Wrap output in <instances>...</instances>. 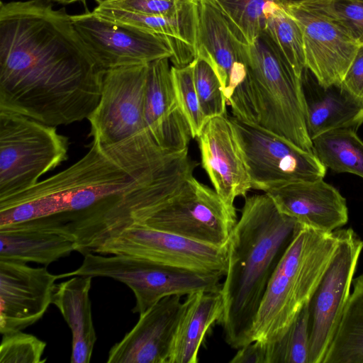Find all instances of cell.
I'll list each match as a JSON object with an SVG mask.
<instances>
[{
    "instance_id": "1",
    "label": "cell",
    "mask_w": 363,
    "mask_h": 363,
    "mask_svg": "<svg viewBox=\"0 0 363 363\" xmlns=\"http://www.w3.org/2000/svg\"><path fill=\"white\" fill-rule=\"evenodd\" d=\"M197 165L188 150H164L149 131L113 145L93 140L67 169L0 200V227L40 220L72 238L84 255L164 206Z\"/></svg>"
},
{
    "instance_id": "2",
    "label": "cell",
    "mask_w": 363,
    "mask_h": 363,
    "mask_svg": "<svg viewBox=\"0 0 363 363\" xmlns=\"http://www.w3.org/2000/svg\"><path fill=\"white\" fill-rule=\"evenodd\" d=\"M104 72L65 8L1 2V110L54 127L80 122L98 105Z\"/></svg>"
},
{
    "instance_id": "3",
    "label": "cell",
    "mask_w": 363,
    "mask_h": 363,
    "mask_svg": "<svg viewBox=\"0 0 363 363\" xmlns=\"http://www.w3.org/2000/svg\"><path fill=\"white\" fill-rule=\"evenodd\" d=\"M298 225L266 193L245 197L226 246L228 268L220 291L223 308L218 323L231 348L252 342L253 323L268 283Z\"/></svg>"
},
{
    "instance_id": "4",
    "label": "cell",
    "mask_w": 363,
    "mask_h": 363,
    "mask_svg": "<svg viewBox=\"0 0 363 363\" xmlns=\"http://www.w3.org/2000/svg\"><path fill=\"white\" fill-rule=\"evenodd\" d=\"M337 230L318 231L298 223L257 311L252 340L278 341L310 300L335 253Z\"/></svg>"
},
{
    "instance_id": "5",
    "label": "cell",
    "mask_w": 363,
    "mask_h": 363,
    "mask_svg": "<svg viewBox=\"0 0 363 363\" xmlns=\"http://www.w3.org/2000/svg\"><path fill=\"white\" fill-rule=\"evenodd\" d=\"M245 62L253 91L257 125L312 152L301 77L264 32L247 48Z\"/></svg>"
},
{
    "instance_id": "6",
    "label": "cell",
    "mask_w": 363,
    "mask_h": 363,
    "mask_svg": "<svg viewBox=\"0 0 363 363\" xmlns=\"http://www.w3.org/2000/svg\"><path fill=\"white\" fill-rule=\"evenodd\" d=\"M68 150L56 127L0 109V200L35 185L67 160Z\"/></svg>"
},
{
    "instance_id": "7",
    "label": "cell",
    "mask_w": 363,
    "mask_h": 363,
    "mask_svg": "<svg viewBox=\"0 0 363 363\" xmlns=\"http://www.w3.org/2000/svg\"><path fill=\"white\" fill-rule=\"evenodd\" d=\"M60 276L101 277L121 281L133 291L135 305L132 311L139 315L166 296H187L197 291L220 292L223 277L165 266L134 256L92 252L84 255L77 269Z\"/></svg>"
},
{
    "instance_id": "8",
    "label": "cell",
    "mask_w": 363,
    "mask_h": 363,
    "mask_svg": "<svg viewBox=\"0 0 363 363\" xmlns=\"http://www.w3.org/2000/svg\"><path fill=\"white\" fill-rule=\"evenodd\" d=\"M72 23L96 65L103 70L148 64L168 57L182 67L195 58L194 48L173 38L112 22L93 11L71 16Z\"/></svg>"
},
{
    "instance_id": "9",
    "label": "cell",
    "mask_w": 363,
    "mask_h": 363,
    "mask_svg": "<svg viewBox=\"0 0 363 363\" xmlns=\"http://www.w3.org/2000/svg\"><path fill=\"white\" fill-rule=\"evenodd\" d=\"M89 252L134 256L165 266L223 277L228 268L226 247L199 242L141 223L111 234Z\"/></svg>"
},
{
    "instance_id": "10",
    "label": "cell",
    "mask_w": 363,
    "mask_h": 363,
    "mask_svg": "<svg viewBox=\"0 0 363 363\" xmlns=\"http://www.w3.org/2000/svg\"><path fill=\"white\" fill-rule=\"evenodd\" d=\"M250 177L252 189L267 191L291 182L324 178L326 167L313 152L258 125L230 117Z\"/></svg>"
},
{
    "instance_id": "11",
    "label": "cell",
    "mask_w": 363,
    "mask_h": 363,
    "mask_svg": "<svg viewBox=\"0 0 363 363\" xmlns=\"http://www.w3.org/2000/svg\"><path fill=\"white\" fill-rule=\"evenodd\" d=\"M238 221L234 206L189 178L169 202L141 224L216 247H226Z\"/></svg>"
},
{
    "instance_id": "12",
    "label": "cell",
    "mask_w": 363,
    "mask_h": 363,
    "mask_svg": "<svg viewBox=\"0 0 363 363\" xmlns=\"http://www.w3.org/2000/svg\"><path fill=\"white\" fill-rule=\"evenodd\" d=\"M337 233L335 253L308 303V363H323L349 298L363 248V241L352 228L338 229Z\"/></svg>"
},
{
    "instance_id": "13",
    "label": "cell",
    "mask_w": 363,
    "mask_h": 363,
    "mask_svg": "<svg viewBox=\"0 0 363 363\" xmlns=\"http://www.w3.org/2000/svg\"><path fill=\"white\" fill-rule=\"evenodd\" d=\"M148 64L104 70L99 101L87 118L93 140L113 145L148 131L145 121Z\"/></svg>"
},
{
    "instance_id": "14",
    "label": "cell",
    "mask_w": 363,
    "mask_h": 363,
    "mask_svg": "<svg viewBox=\"0 0 363 363\" xmlns=\"http://www.w3.org/2000/svg\"><path fill=\"white\" fill-rule=\"evenodd\" d=\"M282 6L301 30L306 69L323 86L340 84L359 45L335 24L298 1Z\"/></svg>"
},
{
    "instance_id": "15",
    "label": "cell",
    "mask_w": 363,
    "mask_h": 363,
    "mask_svg": "<svg viewBox=\"0 0 363 363\" xmlns=\"http://www.w3.org/2000/svg\"><path fill=\"white\" fill-rule=\"evenodd\" d=\"M60 274L45 266L0 260V333L23 330L38 321L52 303Z\"/></svg>"
},
{
    "instance_id": "16",
    "label": "cell",
    "mask_w": 363,
    "mask_h": 363,
    "mask_svg": "<svg viewBox=\"0 0 363 363\" xmlns=\"http://www.w3.org/2000/svg\"><path fill=\"white\" fill-rule=\"evenodd\" d=\"M201 162L214 190L228 205L246 197L252 184L233 125L228 116L208 121L196 137Z\"/></svg>"
},
{
    "instance_id": "17",
    "label": "cell",
    "mask_w": 363,
    "mask_h": 363,
    "mask_svg": "<svg viewBox=\"0 0 363 363\" xmlns=\"http://www.w3.org/2000/svg\"><path fill=\"white\" fill-rule=\"evenodd\" d=\"M181 296H166L140 314L137 323L109 350L108 363H168L183 309Z\"/></svg>"
},
{
    "instance_id": "18",
    "label": "cell",
    "mask_w": 363,
    "mask_h": 363,
    "mask_svg": "<svg viewBox=\"0 0 363 363\" xmlns=\"http://www.w3.org/2000/svg\"><path fill=\"white\" fill-rule=\"evenodd\" d=\"M195 57L206 61L225 90L235 64L245 62L248 45L218 0H191Z\"/></svg>"
},
{
    "instance_id": "19",
    "label": "cell",
    "mask_w": 363,
    "mask_h": 363,
    "mask_svg": "<svg viewBox=\"0 0 363 363\" xmlns=\"http://www.w3.org/2000/svg\"><path fill=\"white\" fill-rule=\"evenodd\" d=\"M169 60L164 57L148 64L145 121L159 146L170 152H182L188 150L194 138L176 98Z\"/></svg>"
},
{
    "instance_id": "20",
    "label": "cell",
    "mask_w": 363,
    "mask_h": 363,
    "mask_svg": "<svg viewBox=\"0 0 363 363\" xmlns=\"http://www.w3.org/2000/svg\"><path fill=\"white\" fill-rule=\"evenodd\" d=\"M264 193L272 198L280 212L301 225L331 233L348 221L346 199L323 179L291 182Z\"/></svg>"
},
{
    "instance_id": "21",
    "label": "cell",
    "mask_w": 363,
    "mask_h": 363,
    "mask_svg": "<svg viewBox=\"0 0 363 363\" xmlns=\"http://www.w3.org/2000/svg\"><path fill=\"white\" fill-rule=\"evenodd\" d=\"M306 105V125L311 140L336 128H353L363 123V102L340 84L320 85L305 68L301 76Z\"/></svg>"
},
{
    "instance_id": "22",
    "label": "cell",
    "mask_w": 363,
    "mask_h": 363,
    "mask_svg": "<svg viewBox=\"0 0 363 363\" xmlns=\"http://www.w3.org/2000/svg\"><path fill=\"white\" fill-rule=\"evenodd\" d=\"M0 260L45 267L77 250L66 234L33 220L0 227Z\"/></svg>"
},
{
    "instance_id": "23",
    "label": "cell",
    "mask_w": 363,
    "mask_h": 363,
    "mask_svg": "<svg viewBox=\"0 0 363 363\" xmlns=\"http://www.w3.org/2000/svg\"><path fill=\"white\" fill-rule=\"evenodd\" d=\"M92 278L74 276L56 284L53 293L52 303L72 332V363H89L97 338L89 297Z\"/></svg>"
},
{
    "instance_id": "24",
    "label": "cell",
    "mask_w": 363,
    "mask_h": 363,
    "mask_svg": "<svg viewBox=\"0 0 363 363\" xmlns=\"http://www.w3.org/2000/svg\"><path fill=\"white\" fill-rule=\"evenodd\" d=\"M172 339L168 363H196L209 328L223 313L220 292L197 291L186 296Z\"/></svg>"
},
{
    "instance_id": "25",
    "label": "cell",
    "mask_w": 363,
    "mask_h": 363,
    "mask_svg": "<svg viewBox=\"0 0 363 363\" xmlns=\"http://www.w3.org/2000/svg\"><path fill=\"white\" fill-rule=\"evenodd\" d=\"M350 293L323 363H363V274Z\"/></svg>"
},
{
    "instance_id": "26",
    "label": "cell",
    "mask_w": 363,
    "mask_h": 363,
    "mask_svg": "<svg viewBox=\"0 0 363 363\" xmlns=\"http://www.w3.org/2000/svg\"><path fill=\"white\" fill-rule=\"evenodd\" d=\"M353 128L326 131L313 140L312 152L326 168L363 178V141Z\"/></svg>"
},
{
    "instance_id": "27",
    "label": "cell",
    "mask_w": 363,
    "mask_h": 363,
    "mask_svg": "<svg viewBox=\"0 0 363 363\" xmlns=\"http://www.w3.org/2000/svg\"><path fill=\"white\" fill-rule=\"evenodd\" d=\"M98 16L155 34L167 35L185 42L194 48V13L192 3L175 16L147 15L101 5L94 9Z\"/></svg>"
},
{
    "instance_id": "28",
    "label": "cell",
    "mask_w": 363,
    "mask_h": 363,
    "mask_svg": "<svg viewBox=\"0 0 363 363\" xmlns=\"http://www.w3.org/2000/svg\"><path fill=\"white\" fill-rule=\"evenodd\" d=\"M263 12V32L301 77L306 67L303 35L298 24L282 5L276 2H267Z\"/></svg>"
},
{
    "instance_id": "29",
    "label": "cell",
    "mask_w": 363,
    "mask_h": 363,
    "mask_svg": "<svg viewBox=\"0 0 363 363\" xmlns=\"http://www.w3.org/2000/svg\"><path fill=\"white\" fill-rule=\"evenodd\" d=\"M266 345V363H308L310 313L305 306L285 334L277 342Z\"/></svg>"
},
{
    "instance_id": "30",
    "label": "cell",
    "mask_w": 363,
    "mask_h": 363,
    "mask_svg": "<svg viewBox=\"0 0 363 363\" xmlns=\"http://www.w3.org/2000/svg\"><path fill=\"white\" fill-rule=\"evenodd\" d=\"M298 1L335 24L359 45H363V0Z\"/></svg>"
},
{
    "instance_id": "31",
    "label": "cell",
    "mask_w": 363,
    "mask_h": 363,
    "mask_svg": "<svg viewBox=\"0 0 363 363\" xmlns=\"http://www.w3.org/2000/svg\"><path fill=\"white\" fill-rule=\"evenodd\" d=\"M233 23L238 31L248 44L262 33L265 24L264 7L267 2L281 5L290 0H218Z\"/></svg>"
},
{
    "instance_id": "32",
    "label": "cell",
    "mask_w": 363,
    "mask_h": 363,
    "mask_svg": "<svg viewBox=\"0 0 363 363\" xmlns=\"http://www.w3.org/2000/svg\"><path fill=\"white\" fill-rule=\"evenodd\" d=\"M194 81L200 106L206 118L226 116L227 103L220 80L211 66L203 59L192 61Z\"/></svg>"
},
{
    "instance_id": "33",
    "label": "cell",
    "mask_w": 363,
    "mask_h": 363,
    "mask_svg": "<svg viewBox=\"0 0 363 363\" xmlns=\"http://www.w3.org/2000/svg\"><path fill=\"white\" fill-rule=\"evenodd\" d=\"M172 80L178 104L186 118L193 138L199 135L208 119L201 111L193 74V63L171 67Z\"/></svg>"
},
{
    "instance_id": "34",
    "label": "cell",
    "mask_w": 363,
    "mask_h": 363,
    "mask_svg": "<svg viewBox=\"0 0 363 363\" xmlns=\"http://www.w3.org/2000/svg\"><path fill=\"white\" fill-rule=\"evenodd\" d=\"M46 343L23 330L2 334L0 363H43Z\"/></svg>"
},
{
    "instance_id": "35",
    "label": "cell",
    "mask_w": 363,
    "mask_h": 363,
    "mask_svg": "<svg viewBox=\"0 0 363 363\" xmlns=\"http://www.w3.org/2000/svg\"><path fill=\"white\" fill-rule=\"evenodd\" d=\"M97 5L147 15L175 16L183 12L191 0H96Z\"/></svg>"
},
{
    "instance_id": "36",
    "label": "cell",
    "mask_w": 363,
    "mask_h": 363,
    "mask_svg": "<svg viewBox=\"0 0 363 363\" xmlns=\"http://www.w3.org/2000/svg\"><path fill=\"white\" fill-rule=\"evenodd\" d=\"M340 84L351 95L363 102V45H359Z\"/></svg>"
},
{
    "instance_id": "37",
    "label": "cell",
    "mask_w": 363,
    "mask_h": 363,
    "mask_svg": "<svg viewBox=\"0 0 363 363\" xmlns=\"http://www.w3.org/2000/svg\"><path fill=\"white\" fill-rule=\"evenodd\" d=\"M266 345L252 342L238 349L230 363H266Z\"/></svg>"
},
{
    "instance_id": "38",
    "label": "cell",
    "mask_w": 363,
    "mask_h": 363,
    "mask_svg": "<svg viewBox=\"0 0 363 363\" xmlns=\"http://www.w3.org/2000/svg\"><path fill=\"white\" fill-rule=\"evenodd\" d=\"M51 1L60 3V4H72V3H74L77 1H84V0H51Z\"/></svg>"
},
{
    "instance_id": "39",
    "label": "cell",
    "mask_w": 363,
    "mask_h": 363,
    "mask_svg": "<svg viewBox=\"0 0 363 363\" xmlns=\"http://www.w3.org/2000/svg\"><path fill=\"white\" fill-rule=\"evenodd\" d=\"M362 121H363V111H362Z\"/></svg>"
},
{
    "instance_id": "40",
    "label": "cell",
    "mask_w": 363,
    "mask_h": 363,
    "mask_svg": "<svg viewBox=\"0 0 363 363\" xmlns=\"http://www.w3.org/2000/svg\"><path fill=\"white\" fill-rule=\"evenodd\" d=\"M290 1H300V0H290Z\"/></svg>"
}]
</instances>
